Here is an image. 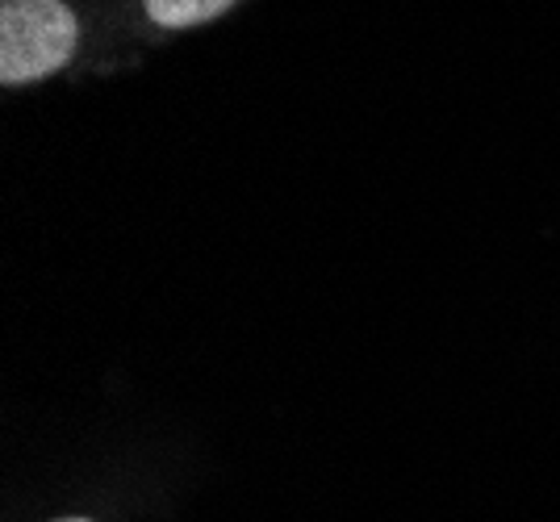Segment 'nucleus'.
<instances>
[{"label": "nucleus", "instance_id": "obj_3", "mask_svg": "<svg viewBox=\"0 0 560 522\" xmlns=\"http://www.w3.org/2000/svg\"><path fill=\"white\" fill-rule=\"evenodd\" d=\"M59 522H93V519H59Z\"/></svg>", "mask_w": 560, "mask_h": 522}, {"label": "nucleus", "instance_id": "obj_1", "mask_svg": "<svg viewBox=\"0 0 560 522\" xmlns=\"http://www.w3.org/2000/svg\"><path fill=\"white\" fill-rule=\"evenodd\" d=\"M80 25L63 0H0V84L18 88L59 72Z\"/></svg>", "mask_w": 560, "mask_h": 522}, {"label": "nucleus", "instance_id": "obj_2", "mask_svg": "<svg viewBox=\"0 0 560 522\" xmlns=\"http://www.w3.org/2000/svg\"><path fill=\"white\" fill-rule=\"evenodd\" d=\"M147 17L164 29H188V25H206L222 17L234 0H142Z\"/></svg>", "mask_w": 560, "mask_h": 522}]
</instances>
